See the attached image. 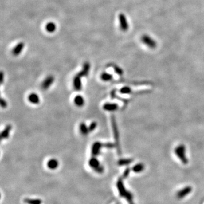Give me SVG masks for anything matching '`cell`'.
Segmentation results:
<instances>
[{"instance_id": "6da1fadb", "label": "cell", "mask_w": 204, "mask_h": 204, "mask_svg": "<svg viewBox=\"0 0 204 204\" xmlns=\"http://www.w3.org/2000/svg\"><path fill=\"white\" fill-rule=\"evenodd\" d=\"M176 155L184 164H187L188 163V159L186 156V146L183 144H180L176 147L175 149Z\"/></svg>"}, {"instance_id": "7a4b0ae2", "label": "cell", "mask_w": 204, "mask_h": 204, "mask_svg": "<svg viewBox=\"0 0 204 204\" xmlns=\"http://www.w3.org/2000/svg\"><path fill=\"white\" fill-rule=\"evenodd\" d=\"M111 124H112V127L113 129L114 138L115 139V144H116V146L117 148V150H118L119 153H120V142H119V130H118V128L117 126L115 117L113 115H111Z\"/></svg>"}, {"instance_id": "3957f363", "label": "cell", "mask_w": 204, "mask_h": 204, "mask_svg": "<svg viewBox=\"0 0 204 204\" xmlns=\"http://www.w3.org/2000/svg\"><path fill=\"white\" fill-rule=\"evenodd\" d=\"M192 191V188L190 186H186L179 190L176 193V197L178 199H182L188 196Z\"/></svg>"}, {"instance_id": "277c9868", "label": "cell", "mask_w": 204, "mask_h": 204, "mask_svg": "<svg viewBox=\"0 0 204 204\" xmlns=\"http://www.w3.org/2000/svg\"><path fill=\"white\" fill-rule=\"evenodd\" d=\"M141 40L143 44L150 48H155L157 47V42L151 37L147 35H144L141 37Z\"/></svg>"}, {"instance_id": "5b68a950", "label": "cell", "mask_w": 204, "mask_h": 204, "mask_svg": "<svg viewBox=\"0 0 204 204\" xmlns=\"http://www.w3.org/2000/svg\"><path fill=\"white\" fill-rule=\"evenodd\" d=\"M117 187L119 188L121 196L127 197V199L129 200V204H131V201H132L131 196L129 193H128V191H126V190L125 189L124 186H123V184L122 182V181L120 179L119 180V182H117ZM131 203L133 204V202H131Z\"/></svg>"}, {"instance_id": "8992f818", "label": "cell", "mask_w": 204, "mask_h": 204, "mask_svg": "<svg viewBox=\"0 0 204 204\" xmlns=\"http://www.w3.org/2000/svg\"><path fill=\"white\" fill-rule=\"evenodd\" d=\"M89 165L91 168L95 170V171L99 173H102L103 171V167L100 165L98 160L95 157L91 158L89 160Z\"/></svg>"}, {"instance_id": "52a82bcc", "label": "cell", "mask_w": 204, "mask_h": 204, "mask_svg": "<svg viewBox=\"0 0 204 204\" xmlns=\"http://www.w3.org/2000/svg\"><path fill=\"white\" fill-rule=\"evenodd\" d=\"M119 18L120 25V29L123 31H127L129 29V25L128 23L127 19L124 14H120L119 15Z\"/></svg>"}, {"instance_id": "ba28073f", "label": "cell", "mask_w": 204, "mask_h": 204, "mask_svg": "<svg viewBox=\"0 0 204 204\" xmlns=\"http://www.w3.org/2000/svg\"><path fill=\"white\" fill-rule=\"evenodd\" d=\"M55 80V78L53 76H48L44 80L43 82L41 87L44 90H47L52 85V84L53 83Z\"/></svg>"}, {"instance_id": "9c48e42d", "label": "cell", "mask_w": 204, "mask_h": 204, "mask_svg": "<svg viewBox=\"0 0 204 204\" xmlns=\"http://www.w3.org/2000/svg\"><path fill=\"white\" fill-rule=\"evenodd\" d=\"M102 147H103V143L99 142H95L92 146V149H91L92 155L94 157L98 155L100 153V149Z\"/></svg>"}, {"instance_id": "30bf717a", "label": "cell", "mask_w": 204, "mask_h": 204, "mask_svg": "<svg viewBox=\"0 0 204 204\" xmlns=\"http://www.w3.org/2000/svg\"><path fill=\"white\" fill-rule=\"evenodd\" d=\"M73 85L74 89L76 91H80L82 90V82H81V77L76 74L74 76L73 80Z\"/></svg>"}, {"instance_id": "8fae6325", "label": "cell", "mask_w": 204, "mask_h": 204, "mask_svg": "<svg viewBox=\"0 0 204 204\" xmlns=\"http://www.w3.org/2000/svg\"><path fill=\"white\" fill-rule=\"evenodd\" d=\"M90 68V63L88 62H84V66H83V69H82V70L80 72L78 73L77 74L79 76H80L81 78H82L84 76H87L88 74V73H89Z\"/></svg>"}, {"instance_id": "7c38bea8", "label": "cell", "mask_w": 204, "mask_h": 204, "mask_svg": "<svg viewBox=\"0 0 204 204\" xmlns=\"http://www.w3.org/2000/svg\"><path fill=\"white\" fill-rule=\"evenodd\" d=\"M119 106L116 103H106L103 106V108L108 111H114L118 109Z\"/></svg>"}, {"instance_id": "4fadbf2b", "label": "cell", "mask_w": 204, "mask_h": 204, "mask_svg": "<svg viewBox=\"0 0 204 204\" xmlns=\"http://www.w3.org/2000/svg\"><path fill=\"white\" fill-rule=\"evenodd\" d=\"M11 125L9 124L6 126V127L5 128L3 131H2L1 134V140L4 139H6L9 137V134H10V131H11Z\"/></svg>"}, {"instance_id": "5bb4252c", "label": "cell", "mask_w": 204, "mask_h": 204, "mask_svg": "<svg viewBox=\"0 0 204 204\" xmlns=\"http://www.w3.org/2000/svg\"><path fill=\"white\" fill-rule=\"evenodd\" d=\"M24 46H25V44L22 42H21L17 44L12 51L13 55H14V56H18L23 50Z\"/></svg>"}, {"instance_id": "9a60e30c", "label": "cell", "mask_w": 204, "mask_h": 204, "mask_svg": "<svg viewBox=\"0 0 204 204\" xmlns=\"http://www.w3.org/2000/svg\"><path fill=\"white\" fill-rule=\"evenodd\" d=\"M28 99L30 103H31L33 104H37L39 103V102H40L39 97L36 93L30 94L28 97Z\"/></svg>"}, {"instance_id": "2e32d148", "label": "cell", "mask_w": 204, "mask_h": 204, "mask_svg": "<svg viewBox=\"0 0 204 204\" xmlns=\"http://www.w3.org/2000/svg\"><path fill=\"white\" fill-rule=\"evenodd\" d=\"M74 102L76 106L80 107L84 106V100L83 96H82L81 95H76L74 98Z\"/></svg>"}, {"instance_id": "e0dca14e", "label": "cell", "mask_w": 204, "mask_h": 204, "mask_svg": "<svg viewBox=\"0 0 204 204\" xmlns=\"http://www.w3.org/2000/svg\"><path fill=\"white\" fill-rule=\"evenodd\" d=\"M145 170V165L142 163H139L135 165L132 168V171L135 173H140Z\"/></svg>"}, {"instance_id": "ac0fdd59", "label": "cell", "mask_w": 204, "mask_h": 204, "mask_svg": "<svg viewBox=\"0 0 204 204\" xmlns=\"http://www.w3.org/2000/svg\"><path fill=\"white\" fill-rule=\"evenodd\" d=\"M47 166L48 168L50 169H52V170L56 169L58 167V161L55 159H52L48 162Z\"/></svg>"}, {"instance_id": "d6986e66", "label": "cell", "mask_w": 204, "mask_h": 204, "mask_svg": "<svg viewBox=\"0 0 204 204\" xmlns=\"http://www.w3.org/2000/svg\"><path fill=\"white\" fill-rule=\"evenodd\" d=\"M80 133L83 135H87L89 131L88 130V127H87L85 123H81L80 125Z\"/></svg>"}, {"instance_id": "ffe728a7", "label": "cell", "mask_w": 204, "mask_h": 204, "mask_svg": "<svg viewBox=\"0 0 204 204\" xmlns=\"http://www.w3.org/2000/svg\"><path fill=\"white\" fill-rule=\"evenodd\" d=\"M100 78L103 81L107 82V81H110V80H112L113 78V76L111 74L104 72L101 74Z\"/></svg>"}, {"instance_id": "44dd1931", "label": "cell", "mask_w": 204, "mask_h": 204, "mask_svg": "<svg viewBox=\"0 0 204 204\" xmlns=\"http://www.w3.org/2000/svg\"><path fill=\"white\" fill-rule=\"evenodd\" d=\"M56 26L54 23L53 22H49L45 26L46 30L48 33H53L56 30Z\"/></svg>"}, {"instance_id": "7402d4cb", "label": "cell", "mask_w": 204, "mask_h": 204, "mask_svg": "<svg viewBox=\"0 0 204 204\" xmlns=\"http://www.w3.org/2000/svg\"><path fill=\"white\" fill-rule=\"evenodd\" d=\"M132 162L133 159H121L120 160H119L118 164L120 166H125L130 164Z\"/></svg>"}, {"instance_id": "603a6c76", "label": "cell", "mask_w": 204, "mask_h": 204, "mask_svg": "<svg viewBox=\"0 0 204 204\" xmlns=\"http://www.w3.org/2000/svg\"><path fill=\"white\" fill-rule=\"evenodd\" d=\"M131 92H132V90H131V88L128 86L123 87L120 90V92L123 94H129L131 93Z\"/></svg>"}, {"instance_id": "cb8c5ba5", "label": "cell", "mask_w": 204, "mask_h": 204, "mask_svg": "<svg viewBox=\"0 0 204 204\" xmlns=\"http://www.w3.org/2000/svg\"><path fill=\"white\" fill-rule=\"evenodd\" d=\"M113 69L115 70V72L117 74H119V75H120V76L123 74V69H121L119 66L114 65H113Z\"/></svg>"}, {"instance_id": "d4e9b609", "label": "cell", "mask_w": 204, "mask_h": 204, "mask_svg": "<svg viewBox=\"0 0 204 204\" xmlns=\"http://www.w3.org/2000/svg\"><path fill=\"white\" fill-rule=\"evenodd\" d=\"M97 127V123L96 121H93L92 122L91 124H90L89 127H88V130L89 131H94L96 129V128Z\"/></svg>"}, {"instance_id": "484cf974", "label": "cell", "mask_w": 204, "mask_h": 204, "mask_svg": "<svg viewBox=\"0 0 204 204\" xmlns=\"http://www.w3.org/2000/svg\"><path fill=\"white\" fill-rule=\"evenodd\" d=\"M103 147H105L107 148H113L115 147V144L111 143V142H107V143H103Z\"/></svg>"}, {"instance_id": "4316f807", "label": "cell", "mask_w": 204, "mask_h": 204, "mask_svg": "<svg viewBox=\"0 0 204 204\" xmlns=\"http://www.w3.org/2000/svg\"><path fill=\"white\" fill-rule=\"evenodd\" d=\"M7 104L6 101L3 98L1 99V106L2 108H6L7 107Z\"/></svg>"}, {"instance_id": "83f0119b", "label": "cell", "mask_w": 204, "mask_h": 204, "mask_svg": "<svg viewBox=\"0 0 204 204\" xmlns=\"http://www.w3.org/2000/svg\"><path fill=\"white\" fill-rule=\"evenodd\" d=\"M4 74L3 72H1V84H2L4 82Z\"/></svg>"}, {"instance_id": "f1b7e54d", "label": "cell", "mask_w": 204, "mask_h": 204, "mask_svg": "<svg viewBox=\"0 0 204 204\" xmlns=\"http://www.w3.org/2000/svg\"><path fill=\"white\" fill-rule=\"evenodd\" d=\"M129 172H130V170H129V168L126 169V170H125V172H124V176H126V177H127L128 175H129Z\"/></svg>"}]
</instances>
